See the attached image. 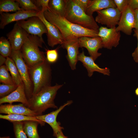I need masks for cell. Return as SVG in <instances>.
<instances>
[{
	"mask_svg": "<svg viewBox=\"0 0 138 138\" xmlns=\"http://www.w3.org/2000/svg\"><path fill=\"white\" fill-rule=\"evenodd\" d=\"M44 15L48 21L58 28L64 41L83 37L98 36L99 29L93 30L86 29L73 23L65 17L53 12L49 9L44 12Z\"/></svg>",
	"mask_w": 138,
	"mask_h": 138,
	"instance_id": "obj_1",
	"label": "cell"
},
{
	"mask_svg": "<svg viewBox=\"0 0 138 138\" xmlns=\"http://www.w3.org/2000/svg\"><path fill=\"white\" fill-rule=\"evenodd\" d=\"M63 85L56 83L54 86L43 88L28 100V108L38 116L42 115L43 113L49 108L57 109L54 100L57 91Z\"/></svg>",
	"mask_w": 138,
	"mask_h": 138,
	"instance_id": "obj_2",
	"label": "cell"
},
{
	"mask_svg": "<svg viewBox=\"0 0 138 138\" xmlns=\"http://www.w3.org/2000/svg\"><path fill=\"white\" fill-rule=\"evenodd\" d=\"M43 43L44 41L37 36L29 34L26 38L20 51L28 67L47 60L44 52L39 49Z\"/></svg>",
	"mask_w": 138,
	"mask_h": 138,
	"instance_id": "obj_3",
	"label": "cell"
},
{
	"mask_svg": "<svg viewBox=\"0 0 138 138\" xmlns=\"http://www.w3.org/2000/svg\"><path fill=\"white\" fill-rule=\"evenodd\" d=\"M50 64L47 60L29 67L30 78L33 88V95L43 88L51 86L52 72Z\"/></svg>",
	"mask_w": 138,
	"mask_h": 138,
	"instance_id": "obj_4",
	"label": "cell"
},
{
	"mask_svg": "<svg viewBox=\"0 0 138 138\" xmlns=\"http://www.w3.org/2000/svg\"><path fill=\"white\" fill-rule=\"evenodd\" d=\"M65 17L71 22L85 28L93 30L99 29V26L93 15H88L73 0H67Z\"/></svg>",
	"mask_w": 138,
	"mask_h": 138,
	"instance_id": "obj_5",
	"label": "cell"
},
{
	"mask_svg": "<svg viewBox=\"0 0 138 138\" xmlns=\"http://www.w3.org/2000/svg\"><path fill=\"white\" fill-rule=\"evenodd\" d=\"M9 57L15 63L24 85L27 97L29 100L32 97L33 91L29 75V67L23 59L20 50H12Z\"/></svg>",
	"mask_w": 138,
	"mask_h": 138,
	"instance_id": "obj_6",
	"label": "cell"
},
{
	"mask_svg": "<svg viewBox=\"0 0 138 138\" xmlns=\"http://www.w3.org/2000/svg\"><path fill=\"white\" fill-rule=\"evenodd\" d=\"M16 23L29 34L37 36L43 41H44L43 34L48 33L45 25L37 16L32 17L26 20L17 21Z\"/></svg>",
	"mask_w": 138,
	"mask_h": 138,
	"instance_id": "obj_7",
	"label": "cell"
},
{
	"mask_svg": "<svg viewBox=\"0 0 138 138\" xmlns=\"http://www.w3.org/2000/svg\"><path fill=\"white\" fill-rule=\"evenodd\" d=\"M96 22L105 25L108 28H115L118 25L121 13L117 8H110L97 12Z\"/></svg>",
	"mask_w": 138,
	"mask_h": 138,
	"instance_id": "obj_8",
	"label": "cell"
},
{
	"mask_svg": "<svg viewBox=\"0 0 138 138\" xmlns=\"http://www.w3.org/2000/svg\"><path fill=\"white\" fill-rule=\"evenodd\" d=\"M116 28L101 26L99 28L98 36L101 39L103 48L111 49L119 45L121 35L120 32L117 31Z\"/></svg>",
	"mask_w": 138,
	"mask_h": 138,
	"instance_id": "obj_9",
	"label": "cell"
},
{
	"mask_svg": "<svg viewBox=\"0 0 138 138\" xmlns=\"http://www.w3.org/2000/svg\"><path fill=\"white\" fill-rule=\"evenodd\" d=\"M135 19L134 11L128 5L121 13V16L116 29L128 35H131L134 28Z\"/></svg>",
	"mask_w": 138,
	"mask_h": 138,
	"instance_id": "obj_10",
	"label": "cell"
},
{
	"mask_svg": "<svg viewBox=\"0 0 138 138\" xmlns=\"http://www.w3.org/2000/svg\"><path fill=\"white\" fill-rule=\"evenodd\" d=\"M44 13L40 10L38 13L37 16L43 22L47 28L48 44L52 48L58 44H61L64 40L61 32L55 26L45 19Z\"/></svg>",
	"mask_w": 138,
	"mask_h": 138,
	"instance_id": "obj_11",
	"label": "cell"
},
{
	"mask_svg": "<svg viewBox=\"0 0 138 138\" xmlns=\"http://www.w3.org/2000/svg\"><path fill=\"white\" fill-rule=\"evenodd\" d=\"M79 48H85L87 50L90 56L95 61L101 53L98 50L103 48L101 38L99 37H83L78 38Z\"/></svg>",
	"mask_w": 138,
	"mask_h": 138,
	"instance_id": "obj_12",
	"label": "cell"
},
{
	"mask_svg": "<svg viewBox=\"0 0 138 138\" xmlns=\"http://www.w3.org/2000/svg\"><path fill=\"white\" fill-rule=\"evenodd\" d=\"M39 12L35 10L17 11L13 13H3L0 14V28L3 29L5 27L10 23L14 21L25 20L34 16H37Z\"/></svg>",
	"mask_w": 138,
	"mask_h": 138,
	"instance_id": "obj_13",
	"label": "cell"
},
{
	"mask_svg": "<svg viewBox=\"0 0 138 138\" xmlns=\"http://www.w3.org/2000/svg\"><path fill=\"white\" fill-rule=\"evenodd\" d=\"M61 47L65 49L67 52L66 57L71 69H76V65L78 61V56L79 53L78 38L73 39L64 41L61 44Z\"/></svg>",
	"mask_w": 138,
	"mask_h": 138,
	"instance_id": "obj_14",
	"label": "cell"
},
{
	"mask_svg": "<svg viewBox=\"0 0 138 138\" xmlns=\"http://www.w3.org/2000/svg\"><path fill=\"white\" fill-rule=\"evenodd\" d=\"M29 34L16 23L13 29L7 34L12 50H20Z\"/></svg>",
	"mask_w": 138,
	"mask_h": 138,
	"instance_id": "obj_15",
	"label": "cell"
},
{
	"mask_svg": "<svg viewBox=\"0 0 138 138\" xmlns=\"http://www.w3.org/2000/svg\"><path fill=\"white\" fill-rule=\"evenodd\" d=\"M72 102V101H68L54 111L47 114L37 116L36 117L38 119L48 124L53 129V135L56 137L57 133L63 129V127L60 126V123L56 121L57 116L65 107L71 104Z\"/></svg>",
	"mask_w": 138,
	"mask_h": 138,
	"instance_id": "obj_16",
	"label": "cell"
},
{
	"mask_svg": "<svg viewBox=\"0 0 138 138\" xmlns=\"http://www.w3.org/2000/svg\"><path fill=\"white\" fill-rule=\"evenodd\" d=\"M20 102L28 108L29 103L25 92L23 83L18 86L16 89L8 96L0 98V104L5 103L12 104L14 102Z\"/></svg>",
	"mask_w": 138,
	"mask_h": 138,
	"instance_id": "obj_17",
	"label": "cell"
},
{
	"mask_svg": "<svg viewBox=\"0 0 138 138\" xmlns=\"http://www.w3.org/2000/svg\"><path fill=\"white\" fill-rule=\"evenodd\" d=\"M78 61L82 62L84 66L86 68L88 75L89 77L93 75L94 72H97L104 75H110V70L107 67L102 68L100 67L95 62L94 60L90 56L85 55L83 50L79 53L78 56Z\"/></svg>",
	"mask_w": 138,
	"mask_h": 138,
	"instance_id": "obj_18",
	"label": "cell"
},
{
	"mask_svg": "<svg viewBox=\"0 0 138 138\" xmlns=\"http://www.w3.org/2000/svg\"><path fill=\"white\" fill-rule=\"evenodd\" d=\"M0 113L7 114H20L32 117L38 116L34 112L21 103L16 105H1Z\"/></svg>",
	"mask_w": 138,
	"mask_h": 138,
	"instance_id": "obj_19",
	"label": "cell"
},
{
	"mask_svg": "<svg viewBox=\"0 0 138 138\" xmlns=\"http://www.w3.org/2000/svg\"><path fill=\"white\" fill-rule=\"evenodd\" d=\"M110 8H116L113 0H90L86 13L92 16L95 12Z\"/></svg>",
	"mask_w": 138,
	"mask_h": 138,
	"instance_id": "obj_20",
	"label": "cell"
},
{
	"mask_svg": "<svg viewBox=\"0 0 138 138\" xmlns=\"http://www.w3.org/2000/svg\"><path fill=\"white\" fill-rule=\"evenodd\" d=\"M0 118L7 120L12 123L27 121H35L39 122L41 126H44L45 123L44 122L37 119L36 117L28 116L20 114H11L5 115L1 114Z\"/></svg>",
	"mask_w": 138,
	"mask_h": 138,
	"instance_id": "obj_21",
	"label": "cell"
},
{
	"mask_svg": "<svg viewBox=\"0 0 138 138\" xmlns=\"http://www.w3.org/2000/svg\"><path fill=\"white\" fill-rule=\"evenodd\" d=\"M67 0H49V9L53 12L65 17Z\"/></svg>",
	"mask_w": 138,
	"mask_h": 138,
	"instance_id": "obj_22",
	"label": "cell"
},
{
	"mask_svg": "<svg viewBox=\"0 0 138 138\" xmlns=\"http://www.w3.org/2000/svg\"><path fill=\"white\" fill-rule=\"evenodd\" d=\"M5 64L7 70L10 72L15 84L18 86L23 83L14 61L10 57H7Z\"/></svg>",
	"mask_w": 138,
	"mask_h": 138,
	"instance_id": "obj_23",
	"label": "cell"
},
{
	"mask_svg": "<svg viewBox=\"0 0 138 138\" xmlns=\"http://www.w3.org/2000/svg\"><path fill=\"white\" fill-rule=\"evenodd\" d=\"M39 124V122L35 121H23V129L28 138H40L38 131Z\"/></svg>",
	"mask_w": 138,
	"mask_h": 138,
	"instance_id": "obj_24",
	"label": "cell"
},
{
	"mask_svg": "<svg viewBox=\"0 0 138 138\" xmlns=\"http://www.w3.org/2000/svg\"><path fill=\"white\" fill-rule=\"evenodd\" d=\"M23 10L19 4L14 0H1L0 14L3 13L15 12Z\"/></svg>",
	"mask_w": 138,
	"mask_h": 138,
	"instance_id": "obj_25",
	"label": "cell"
},
{
	"mask_svg": "<svg viewBox=\"0 0 138 138\" xmlns=\"http://www.w3.org/2000/svg\"><path fill=\"white\" fill-rule=\"evenodd\" d=\"M12 49L11 44L9 41L5 37H2L0 38V54L7 58L9 57Z\"/></svg>",
	"mask_w": 138,
	"mask_h": 138,
	"instance_id": "obj_26",
	"label": "cell"
},
{
	"mask_svg": "<svg viewBox=\"0 0 138 138\" xmlns=\"http://www.w3.org/2000/svg\"><path fill=\"white\" fill-rule=\"evenodd\" d=\"M0 82L5 84H15L5 65H3L0 67Z\"/></svg>",
	"mask_w": 138,
	"mask_h": 138,
	"instance_id": "obj_27",
	"label": "cell"
},
{
	"mask_svg": "<svg viewBox=\"0 0 138 138\" xmlns=\"http://www.w3.org/2000/svg\"><path fill=\"white\" fill-rule=\"evenodd\" d=\"M18 3L20 7L25 10H35L40 12L41 10L37 7L32 0H16Z\"/></svg>",
	"mask_w": 138,
	"mask_h": 138,
	"instance_id": "obj_28",
	"label": "cell"
},
{
	"mask_svg": "<svg viewBox=\"0 0 138 138\" xmlns=\"http://www.w3.org/2000/svg\"><path fill=\"white\" fill-rule=\"evenodd\" d=\"M12 123L15 138H28L23 129V121Z\"/></svg>",
	"mask_w": 138,
	"mask_h": 138,
	"instance_id": "obj_29",
	"label": "cell"
},
{
	"mask_svg": "<svg viewBox=\"0 0 138 138\" xmlns=\"http://www.w3.org/2000/svg\"><path fill=\"white\" fill-rule=\"evenodd\" d=\"M16 84H8L2 83L0 85V98L5 97L10 94L17 87Z\"/></svg>",
	"mask_w": 138,
	"mask_h": 138,
	"instance_id": "obj_30",
	"label": "cell"
},
{
	"mask_svg": "<svg viewBox=\"0 0 138 138\" xmlns=\"http://www.w3.org/2000/svg\"><path fill=\"white\" fill-rule=\"evenodd\" d=\"M58 49L57 48L54 49H45L46 59L50 63H54L57 60L59 56Z\"/></svg>",
	"mask_w": 138,
	"mask_h": 138,
	"instance_id": "obj_31",
	"label": "cell"
},
{
	"mask_svg": "<svg viewBox=\"0 0 138 138\" xmlns=\"http://www.w3.org/2000/svg\"><path fill=\"white\" fill-rule=\"evenodd\" d=\"M32 1L38 8L41 7V11L42 12H44L49 9V0H34Z\"/></svg>",
	"mask_w": 138,
	"mask_h": 138,
	"instance_id": "obj_32",
	"label": "cell"
},
{
	"mask_svg": "<svg viewBox=\"0 0 138 138\" xmlns=\"http://www.w3.org/2000/svg\"><path fill=\"white\" fill-rule=\"evenodd\" d=\"M116 8L122 13L128 6V0H113Z\"/></svg>",
	"mask_w": 138,
	"mask_h": 138,
	"instance_id": "obj_33",
	"label": "cell"
},
{
	"mask_svg": "<svg viewBox=\"0 0 138 138\" xmlns=\"http://www.w3.org/2000/svg\"><path fill=\"white\" fill-rule=\"evenodd\" d=\"M90 0H73L75 3L79 6L86 13Z\"/></svg>",
	"mask_w": 138,
	"mask_h": 138,
	"instance_id": "obj_34",
	"label": "cell"
},
{
	"mask_svg": "<svg viewBox=\"0 0 138 138\" xmlns=\"http://www.w3.org/2000/svg\"><path fill=\"white\" fill-rule=\"evenodd\" d=\"M134 36L137 39V45L134 52L132 54V56L133 57L134 61L136 63H138V31L135 29L134 30Z\"/></svg>",
	"mask_w": 138,
	"mask_h": 138,
	"instance_id": "obj_35",
	"label": "cell"
},
{
	"mask_svg": "<svg viewBox=\"0 0 138 138\" xmlns=\"http://www.w3.org/2000/svg\"><path fill=\"white\" fill-rule=\"evenodd\" d=\"M128 5L134 11L138 9V0H128Z\"/></svg>",
	"mask_w": 138,
	"mask_h": 138,
	"instance_id": "obj_36",
	"label": "cell"
},
{
	"mask_svg": "<svg viewBox=\"0 0 138 138\" xmlns=\"http://www.w3.org/2000/svg\"><path fill=\"white\" fill-rule=\"evenodd\" d=\"M135 24L134 28L138 31V9L134 10Z\"/></svg>",
	"mask_w": 138,
	"mask_h": 138,
	"instance_id": "obj_37",
	"label": "cell"
},
{
	"mask_svg": "<svg viewBox=\"0 0 138 138\" xmlns=\"http://www.w3.org/2000/svg\"><path fill=\"white\" fill-rule=\"evenodd\" d=\"M6 60V58L0 55V66H1L5 64Z\"/></svg>",
	"mask_w": 138,
	"mask_h": 138,
	"instance_id": "obj_38",
	"label": "cell"
},
{
	"mask_svg": "<svg viewBox=\"0 0 138 138\" xmlns=\"http://www.w3.org/2000/svg\"><path fill=\"white\" fill-rule=\"evenodd\" d=\"M57 138H67L63 134L62 131L59 132L57 134L56 136Z\"/></svg>",
	"mask_w": 138,
	"mask_h": 138,
	"instance_id": "obj_39",
	"label": "cell"
},
{
	"mask_svg": "<svg viewBox=\"0 0 138 138\" xmlns=\"http://www.w3.org/2000/svg\"><path fill=\"white\" fill-rule=\"evenodd\" d=\"M135 93L136 95L138 96V87L137 88L135 89Z\"/></svg>",
	"mask_w": 138,
	"mask_h": 138,
	"instance_id": "obj_40",
	"label": "cell"
},
{
	"mask_svg": "<svg viewBox=\"0 0 138 138\" xmlns=\"http://www.w3.org/2000/svg\"><path fill=\"white\" fill-rule=\"evenodd\" d=\"M0 138H10V137L9 136H7L0 137Z\"/></svg>",
	"mask_w": 138,
	"mask_h": 138,
	"instance_id": "obj_41",
	"label": "cell"
}]
</instances>
